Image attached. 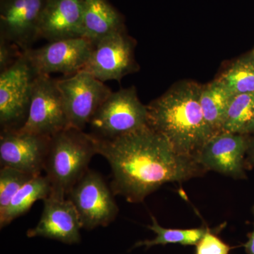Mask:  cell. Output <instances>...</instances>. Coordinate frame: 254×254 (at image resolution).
Masks as SVG:
<instances>
[{
	"label": "cell",
	"mask_w": 254,
	"mask_h": 254,
	"mask_svg": "<svg viewBox=\"0 0 254 254\" xmlns=\"http://www.w3.org/2000/svg\"><path fill=\"white\" fill-rule=\"evenodd\" d=\"M47 0H0V37L22 52L39 38V24Z\"/></svg>",
	"instance_id": "8fae6325"
},
{
	"label": "cell",
	"mask_w": 254,
	"mask_h": 254,
	"mask_svg": "<svg viewBox=\"0 0 254 254\" xmlns=\"http://www.w3.org/2000/svg\"><path fill=\"white\" fill-rule=\"evenodd\" d=\"M252 56H253L254 58V53H253V55H252Z\"/></svg>",
	"instance_id": "4316f807"
},
{
	"label": "cell",
	"mask_w": 254,
	"mask_h": 254,
	"mask_svg": "<svg viewBox=\"0 0 254 254\" xmlns=\"http://www.w3.org/2000/svg\"><path fill=\"white\" fill-rule=\"evenodd\" d=\"M195 254H229L231 247L210 229L195 245Z\"/></svg>",
	"instance_id": "603a6c76"
},
{
	"label": "cell",
	"mask_w": 254,
	"mask_h": 254,
	"mask_svg": "<svg viewBox=\"0 0 254 254\" xmlns=\"http://www.w3.org/2000/svg\"><path fill=\"white\" fill-rule=\"evenodd\" d=\"M93 138L97 154L111 168L114 195L130 203H140L165 184L187 181L205 170L195 159L177 153L148 125L117 138Z\"/></svg>",
	"instance_id": "6da1fadb"
},
{
	"label": "cell",
	"mask_w": 254,
	"mask_h": 254,
	"mask_svg": "<svg viewBox=\"0 0 254 254\" xmlns=\"http://www.w3.org/2000/svg\"><path fill=\"white\" fill-rule=\"evenodd\" d=\"M200 92L198 83L182 81L147 105L148 127L163 136L177 153L195 160L213 136L200 107Z\"/></svg>",
	"instance_id": "7a4b0ae2"
},
{
	"label": "cell",
	"mask_w": 254,
	"mask_h": 254,
	"mask_svg": "<svg viewBox=\"0 0 254 254\" xmlns=\"http://www.w3.org/2000/svg\"><path fill=\"white\" fill-rule=\"evenodd\" d=\"M81 228L79 215L71 200L49 196L43 200L41 219L34 228L28 230L27 237H41L76 245L81 242Z\"/></svg>",
	"instance_id": "4fadbf2b"
},
{
	"label": "cell",
	"mask_w": 254,
	"mask_h": 254,
	"mask_svg": "<svg viewBox=\"0 0 254 254\" xmlns=\"http://www.w3.org/2000/svg\"><path fill=\"white\" fill-rule=\"evenodd\" d=\"M233 96L218 78L201 86L200 103L212 135L222 132L227 108Z\"/></svg>",
	"instance_id": "e0dca14e"
},
{
	"label": "cell",
	"mask_w": 254,
	"mask_h": 254,
	"mask_svg": "<svg viewBox=\"0 0 254 254\" xmlns=\"http://www.w3.org/2000/svg\"><path fill=\"white\" fill-rule=\"evenodd\" d=\"M88 125L93 136L117 138L148 126V108L138 98L135 87L122 88L112 92Z\"/></svg>",
	"instance_id": "277c9868"
},
{
	"label": "cell",
	"mask_w": 254,
	"mask_h": 254,
	"mask_svg": "<svg viewBox=\"0 0 254 254\" xmlns=\"http://www.w3.org/2000/svg\"><path fill=\"white\" fill-rule=\"evenodd\" d=\"M51 185L48 177L34 176L15 194L6 213L0 218V227L4 228L15 219L24 215L38 200H45L51 193Z\"/></svg>",
	"instance_id": "ac0fdd59"
},
{
	"label": "cell",
	"mask_w": 254,
	"mask_h": 254,
	"mask_svg": "<svg viewBox=\"0 0 254 254\" xmlns=\"http://www.w3.org/2000/svg\"><path fill=\"white\" fill-rule=\"evenodd\" d=\"M248 143L242 133L220 132L210 137L196 160L205 170L238 179L245 177L244 157Z\"/></svg>",
	"instance_id": "5bb4252c"
},
{
	"label": "cell",
	"mask_w": 254,
	"mask_h": 254,
	"mask_svg": "<svg viewBox=\"0 0 254 254\" xmlns=\"http://www.w3.org/2000/svg\"><path fill=\"white\" fill-rule=\"evenodd\" d=\"M37 76L25 52L11 66L0 72L1 131L19 129L24 125Z\"/></svg>",
	"instance_id": "5b68a950"
},
{
	"label": "cell",
	"mask_w": 254,
	"mask_h": 254,
	"mask_svg": "<svg viewBox=\"0 0 254 254\" xmlns=\"http://www.w3.org/2000/svg\"><path fill=\"white\" fill-rule=\"evenodd\" d=\"M63 98L68 127L83 131L102 103L112 93L104 84L86 70L63 79H57Z\"/></svg>",
	"instance_id": "8992f818"
},
{
	"label": "cell",
	"mask_w": 254,
	"mask_h": 254,
	"mask_svg": "<svg viewBox=\"0 0 254 254\" xmlns=\"http://www.w3.org/2000/svg\"><path fill=\"white\" fill-rule=\"evenodd\" d=\"M51 137L27 133L20 130L1 131L0 163L29 175H41Z\"/></svg>",
	"instance_id": "7c38bea8"
},
{
	"label": "cell",
	"mask_w": 254,
	"mask_h": 254,
	"mask_svg": "<svg viewBox=\"0 0 254 254\" xmlns=\"http://www.w3.org/2000/svg\"><path fill=\"white\" fill-rule=\"evenodd\" d=\"M153 224L148 226L156 237L151 240L140 241L136 242L133 248L145 247L146 250L156 245H166L169 244H178L183 246L196 245L203 237L208 227L192 229H169L159 225L156 218L151 216Z\"/></svg>",
	"instance_id": "d6986e66"
},
{
	"label": "cell",
	"mask_w": 254,
	"mask_h": 254,
	"mask_svg": "<svg viewBox=\"0 0 254 254\" xmlns=\"http://www.w3.org/2000/svg\"><path fill=\"white\" fill-rule=\"evenodd\" d=\"M253 130H254V119L253 121H252V123H251L250 127H248V128H247V131L246 132L253 131Z\"/></svg>",
	"instance_id": "484cf974"
},
{
	"label": "cell",
	"mask_w": 254,
	"mask_h": 254,
	"mask_svg": "<svg viewBox=\"0 0 254 254\" xmlns=\"http://www.w3.org/2000/svg\"><path fill=\"white\" fill-rule=\"evenodd\" d=\"M135 43L126 28L105 37L93 46L86 70L100 81H120L136 71Z\"/></svg>",
	"instance_id": "9c48e42d"
},
{
	"label": "cell",
	"mask_w": 254,
	"mask_h": 254,
	"mask_svg": "<svg viewBox=\"0 0 254 254\" xmlns=\"http://www.w3.org/2000/svg\"><path fill=\"white\" fill-rule=\"evenodd\" d=\"M113 190L101 175L88 170L70 190L68 199L77 210L82 228L106 227L116 218L119 208Z\"/></svg>",
	"instance_id": "52a82bcc"
},
{
	"label": "cell",
	"mask_w": 254,
	"mask_h": 254,
	"mask_svg": "<svg viewBox=\"0 0 254 254\" xmlns=\"http://www.w3.org/2000/svg\"><path fill=\"white\" fill-rule=\"evenodd\" d=\"M95 154L94 138L91 133L68 127L53 135L44 166L51 185L50 196L66 198L88 171L90 161Z\"/></svg>",
	"instance_id": "3957f363"
},
{
	"label": "cell",
	"mask_w": 254,
	"mask_h": 254,
	"mask_svg": "<svg viewBox=\"0 0 254 254\" xmlns=\"http://www.w3.org/2000/svg\"><path fill=\"white\" fill-rule=\"evenodd\" d=\"M83 0H47L39 38L48 42L83 37Z\"/></svg>",
	"instance_id": "9a60e30c"
},
{
	"label": "cell",
	"mask_w": 254,
	"mask_h": 254,
	"mask_svg": "<svg viewBox=\"0 0 254 254\" xmlns=\"http://www.w3.org/2000/svg\"><path fill=\"white\" fill-rule=\"evenodd\" d=\"M253 154H254V151H253Z\"/></svg>",
	"instance_id": "83f0119b"
},
{
	"label": "cell",
	"mask_w": 254,
	"mask_h": 254,
	"mask_svg": "<svg viewBox=\"0 0 254 254\" xmlns=\"http://www.w3.org/2000/svg\"><path fill=\"white\" fill-rule=\"evenodd\" d=\"M23 53L12 43L0 37V72L11 66Z\"/></svg>",
	"instance_id": "cb8c5ba5"
},
{
	"label": "cell",
	"mask_w": 254,
	"mask_h": 254,
	"mask_svg": "<svg viewBox=\"0 0 254 254\" xmlns=\"http://www.w3.org/2000/svg\"><path fill=\"white\" fill-rule=\"evenodd\" d=\"M254 119V93L232 96L222 132L244 133Z\"/></svg>",
	"instance_id": "ffe728a7"
},
{
	"label": "cell",
	"mask_w": 254,
	"mask_h": 254,
	"mask_svg": "<svg viewBox=\"0 0 254 254\" xmlns=\"http://www.w3.org/2000/svg\"><path fill=\"white\" fill-rule=\"evenodd\" d=\"M93 45L83 37L49 42L46 46L30 49L27 55L38 75L61 73L71 76L86 66Z\"/></svg>",
	"instance_id": "30bf717a"
},
{
	"label": "cell",
	"mask_w": 254,
	"mask_h": 254,
	"mask_svg": "<svg viewBox=\"0 0 254 254\" xmlns=\"http://www.w3.org/2000/svg\"><path fill=\"white\" fill-rule=\"evenodd\" d=\"M34 175L1 167L0 170V218L6 213L15 194Z\"/></svg>",
	"instance_id": "7402d4cb"
},
{
	"label": "cell",
	"mask_w": 254,
	"mask_h": 254,
	"mask_svg": "<svg viewBox=\"0 0 254 254\" xmlns=\"http://www.w3.org/2000/svg\"><path fill=\"white\" fill-rule=\"evenodd\" d=\"M218 79L233 95L254 93V58L237 60Z\"/></svg>",
	"instance_id": "44dd1931"
},
{
	"label": "cell",
	"mask_w": 254,
	"mask_h": 254,
	"mask_svg": "<svg viewBox=\"0 0 254 254\" xmlns=\"http://www.w3.org/2000/svg\"><path fill=\"white\" fill-rule=\"evenodd\" d=\"M253 214L254 217V205L253 206ZM246 253L247 254H254V227L252 233L249 235V240L245 245Z\"/></svg>",
	"instance_id": "d4e9b609"
},
{
	"label": "cell",
	"mask_w": 254,
	"mask_h": 254,
	"mask_svg": "<svg viewBox=\"0 0 254 254\" xmlns=\"http://www.w3.org/2000/svg\"><path fill=\"white\" fill-rule=\"evenodd\" d=\"M125 28L123 16L108 0H83V37L93 46Z\"/></svg>",
	"instance_id": "2e32d148"
},
{
	"label": "cell",
	"mask_w": 254,
	"mask_h": 254,
	"mask_svg": "<svg viewBox=\"0 0 254 254\" xmlns=\"http://www.w3.org/2000/svg\"><path fill=\"white\" fill-rule=\"evenodd\" d=\"M68 127L57 80L48 75L35 79L29 111L20 131L52 137Z\"/></svg>",
	"instance_id": "ba28073f"
}]
</instances>
